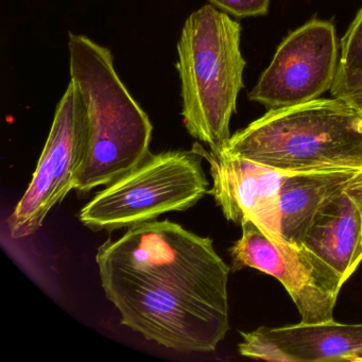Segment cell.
Instances as JSON below:
<instances>
[{"label": "cell", "mask_w": 362, "mask_h": 362, "mask_svg": "<svg viewBox=\"0 0 362 362\" xmlns=\"http://www.w3.org/2000/svg\"><path fill=\"white\" fill-rule=\"evenodd\" d=\"M120 323L180 353H211L230 329V267L209 237L169 220L128 228L96 255Z\"/></svg>", "instance_id": "obj_1"}, {"label": "cell", "mask_w": 362, "mask_h": 362, "mask_svg": "<svg viewBox=\"0 0 362 362\" xmlns=\"http://www.w3.org/2000/svg\"><path fill=\"white\" fill-rule=\"evenodd\" d=\"M71 80L86 112V143L76 190L109 185L151 152L152 127L114 67L111 50L69 33Z\"/></svg>", "instance_id": "obj_2"}, {"label": "cell", "mask_w": 362, "mask_h": 362, "mask_svg": "<svg viewBox=\"0 0 362 362\" xmlns=\"http://www.w3.org/2000/svg\"><path fill=\"white\" fill-rule=\"evenodd\" d=\"M281 173L362 169V114L341 98L270 109L224 151Z\"/></svg>", "instance_id": "obj_3"}, {"label": "cell", "mask_w": 362, "mask_h": 362, "mask_svg": "<svg viewBox=\"0 0 362 362\" xmlns=\"http://www.w3.org/2000/svg\"><path fill=\"white\" fill-rule=\"evenodd\" d=\"M240 39V24L206 5L186 20L177 43L184 126L213 153L223 152L232 136L245 69Z\"/></svg>", "instance_id": "obj_4"}, {"label": "cell", "mask_w": 362, "mask_h": 362, "mask_svg": "<svg viewBox=\"0 0 362 362\" xmlns=\"http://www.w3.org/2000/svg\"><path fill=\"white\" fill-rule=\"evenodd\" d=\"M203 160L199 144L190 150L150 153L99 192L80 211V221L95 232H113L187 211L209 192Z\"/></svg>", "instance_id": "obj_5"}, {"label": "cell", "mask_w": 362, "mask_h": 362, "mask_svg": "<svg viewBox=\"0 0 362 362\" xmlns=\"http://www.w3.org/2000/svg\"><path fill=\"white\" fill-rule=\"evenodd\" d=\"M86 143V107L79 90L71 80L57 107L30 185L8 219L13 238H25L37 232L49 211L75 189Z\"/></svg>", "instance_id": "obj_6"}, {"label": "cell", "mask_w": 362, "mask_h": 362, "mask_svg": "<svg viewBox=\"0 0 362 362\" xmlns=\"http://www.w3.org/2000/svg\"><path fill=\"white\" fill-rule=\"evenodd\" d=\"M240 226V239L230 249L233 270L255 269L281 281L302 323L332 321L342 277L303 245L275 243L249 220Z\"/></svg>", "instance_id": "obj_7"}, {"label": "cell", "mask_w": 362, "mask_h": 362, "mask_svg": "<svg viewBox=\"0 0 362 362\" xmlns=\"http://www.w3.org/2000/svg\"><path fill=\"white\" fill-rule=\"evenodd\" d=\"M339 60L334 24L310 21L281 42L249 99L269 109L319 99L332 88Z\"/></svg>", "instance_id": "obj_8"}, {"label": "cell", "mask_w": 362, "mask_h": 362, "mask_svg": "<svg viewBox=\"0 0 362 362\" xmlns=\"http://www.w3.org/2000/svg\"><path fill=\"white\" fill-rule=\"evenodd\" d=\"M201 152L213 177L209 190L224 217L241 224L253 222L275 243H286L281 226V186L286 173L221 152Z\"/></svg>", "instance_id": "obj_9"}, {"label": "cell", "mask_w": 362, "mask_h": 362, "mask_svg": "<svg viewBox=\"0 0 362 362\" xmlns=\"http://www.w3.org/2000/svg\"><path fill=\"white\" fill-rule=\"evenodd\" d=\"M239 354L274 362H362V324L325 322L240 332Z\"/></svg>", "instance_id": "obj_10"}, {"label": "cell", "mask_w": 362, "mask_h": 362, "mask_svg": "<svg viewBox=\"0 0 362 362\" xmlns=\"http://www.w3.org/2000/svg\"><path fill=\"white\" fill-rule=\"evenodd\" d=\"M302 245L332 267L344 283L355 273L362 262V211L349 186L315 216Z\"/></svg>", "instance_id": "obj_11"}, {"label": "cell", "mask_w": 362, "mask_h": 362, "mask_svg": "<svg viewBox=\"0 0 362 362\" xmlns=\"http://www.w3.org/2000/svg\"><path fill=\"white\" fill-rule=\"evenodd\" d=\"M358 171L286 173L281 186V226L285 240L300 247L315 216L346 189Z\"/></svg>", "instance_id": "obj_12"}, {"label": "cell", "mask_w": 362, "mask_h": 362, "mask_svg": "<svg viewBox=\"0 0 362 362\" xmlns=\"http://www.w3.org/2000/svg\"><path fill=\"white\" fill-rule=\"evenodd\" d=\"M359 86H362V9L341 40L338 71L330 92L334 96Z\"/></svg>", "instance_id": "obj_13"}, {"label": "cell", "mask_w": 362, "mask_h": 362, "mask_svg": "<svg viewBox=\"0 0 362 362\" xmlns=\"http://www.w3.org/2000/svg\"><path fill=\"white\" fill-rule=\"evenodd\" d=\"M211 5L236 18L266 16L270 0H209Z\"/></svg>", "instance_id": "obj_14"}, {"label": "cell", "mask_w": 362, "mask_h": 362, "mask_svg": "<svg viewBox=\"0 0 362 362\" xmlns=\"http://www.w3.org/2000/svg\"><path fill=\"white\" fill-rule=\"evenodd\" d=\"M334 97L343 99L362 114V86L341 90V92L334 94Z\"/></svg>", "instance_id": "obj_15"}, {"label": "cell", "mask_w": 362, "mask_h": 362, "mask_svg": "<svg viewBox=\"0 0 362 362\" xmlns=\"http://www.w3.org/2000/svg\"><path fill=\"white\" fill-rule=\"evenodd\" d=\"M349 187V189L356 194V197H357L362 211V169H360V170L358 171L357 175H355V177L351 180Z\"/></svg>", "instance_id": "obj_16"}]
</instances>
